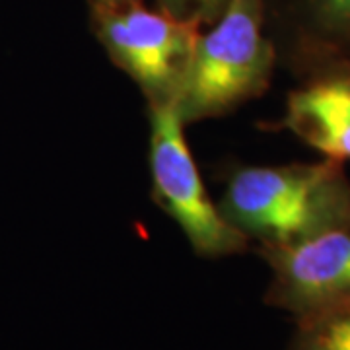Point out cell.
I'll return each mask as SVG.
<instances>
[{
    "mask_svg": "<svg viewBox=\"0 0 350 350\" xmlns=\"http://www.w3.org/2000/svg\"><path fill=\"white\" fill-rule=\"evenodd\" d=\"M222 214L271 247L315 238L350 220V185L335 160L315 165L247 167L226 191Z\"/></svg>",
    "mask_w": 350,
    "mask_h": 350,
    "instance_id": "obj_1",
    "label": "cell"
},
{
    "mask_svg": "<svg viewBox=\"0 0 350 350\" xmlns=\"http://www.w3.org/2000/svg\"><path fill=\"white\" fill-rule=\"evenodd\" d=\"M271 64L262 0H230L216 27L197 39L175 105L183 119L226 111L267 84Z\"/></svg>",
    "mask_w": 350,
    "mask_h": 350,
    "instance_id": "obj_2",
    "label": "cell"
},
{
    "mask_svg": "<svg viewBox=\"0 0 350 350\" xmlns=\"http://www.w3.org/2000/svg\"><path fill=\"white\" fill-rule=\"evenodd\" d=\"M96 22L113 61L144 88L154 103L177 100L199 39L193 20L154 12L133 0L96 6Z\"/></svg>",
    "mask_w": 350,
    "mask_h": 350,
    "instance_id": "obj_3",
    "label": "cell"
},
{
    "mask_svg": "<svg viewBox=\"0 0 350 350\" xmlns=\"http://www.w3.org/2000/svg\"><path fill=\"white\" fill-rule=\"evenodd\" d=\"M150 163L154 193L202 255H226L243 245V236L206 197L183 137V117L175 101L152 107Z\"/></svg>",
    "mask_w": 350,
    "mask_h": 350,
    "instance_id": "obj_4",
    "label": "cell"
},
{
    "mask_svg": "<svg viewBox=\"0 0 350 350\" xmlns=\"http://www.w3.org/2000/svg\"><path fill=\"white\" fill-rule=\"evenodd\" d=\"M275 298L301 315L350 298V220L315 238L271 247Z\"/></svg>",
    "mask_w": 350,
    "mask_h": 350,
    "instance_id": "obj_5",
    "label": "cell"
},
{
    "mask_svg": "<svg viewBox=\"0 0 350 350\" xmlns=\"http://www.w3.org/2000/svg\"><path fill=\"white\" fill-rule=\"evenodd\" d=\"M286 126L331 160H350V80L331 78L294 92Z\"/></svg>",
    "mask_w": 350,
    "mask_h": 350,
    "instance_id": "obj_6",
    "label": "cell"
},
{
    "mask_svg": "<svg viewBox=\"0 0 350 350\" xmlns=\"http://www.w3.org/2000/svg\"><path fill=\"white\" fill-rule=\"evenodd\" d=\"M296 350H350V298L308 313Z\"/></svg>",
    "mask_w": 350,
    "mask_h": 350,
    "instance_id": "obj_7",
    "label": "cell"
},
{
    "mask_svg": "<svg viewBox=\"0 0 350 350\" xmlns=\"http://www.w3.org/2000/svg\"><path fill=\"white\" fill-rule=\"evenodd\" d=\"M319 24L329 31L350 33V0H313Z\"/></svg>",
    "mask_w": 350,
    "mask_h": 350,
    "instance_id": "obj_8",
    "label": "cell"
},
{
    "mask_svg": "<svg viewBox=\"0 0 350 350\" xmlns=\"http://www.w3.org/2000/svg\"><path fill=\"white\" fill-rule=\"evenodd\" d=\"M133 0H96V6H115V4H125Z\"/></svg>",
    "mask_w": 350,
    "mask_h": 350,
    "instance_id": "obj_9",
    "label": "cell"
}]
</instances>
